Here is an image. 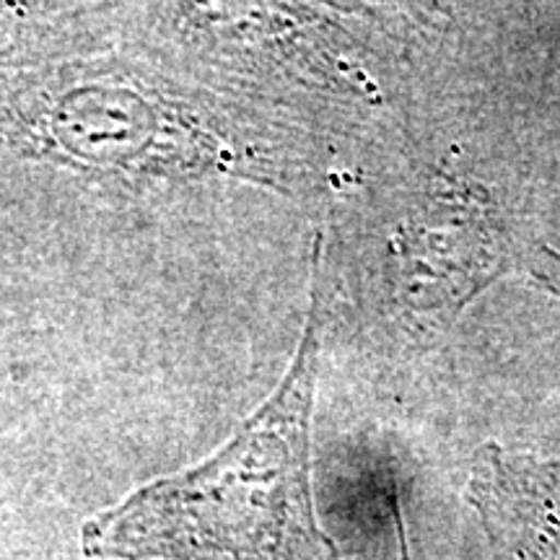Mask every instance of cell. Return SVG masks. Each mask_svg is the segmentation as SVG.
I'll use <instances>...</instances> for the list:
<instances>
[{
    "label": "cell",
    "instance_id": "cell-1",
    "mask_svg": "<svg viewBox=\"0 0 560 560\" xmlns=\"http://www.w3.org/2000/svg\"><path fill=\"white\" fill-rule=\"evenodd\" d=\"M317 382L314 312L276 395L219 454L153 480L83 524L89 558L338 560L314 520L310 420Z\"/></svg>",
    "mask_w": 560,
    "mask_h": 560
}]
</instances>
